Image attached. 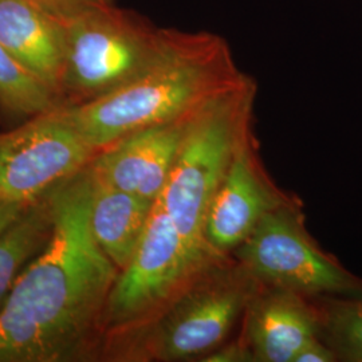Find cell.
Returning a JSON list of instances; mask_svg holds the SVG:
<instances>
[{
	"instance_id": "obj_1",
	"label": "cell",
	"mask_w": 362,
	"mask_h": 362,
	"mask_svg": "<svg viewBox=\"0 0 362 362\" xmlns=\"http://www.w3.org/2000/svg\"><path fill=\"white\" fill-rule=\"evenodd\" d=\"M49 242L16 279L0 309V362L95 357L118 269L91 233L89 168L52 189Z\"/></svg>"
},
{
	"instance_id": "obj_2",
	"label": "cell",
	"mask_w": 362,
	"mask_h": 362,
	"mask_svg": "<svg viewBox=\"0 0 362 362\" xmlns=\"http://www.w3.org/2000/svg\"><path fill=\"white\" fill-rule=\"evenodd\" d=\"M245 76L223 37L172 30L165 52L140 76L103 97L59 110L100 152L134 132L189 116Z\"/></svg>"
},
{
	"instance_id": "obj_3",
	"label": "cell",
	"mask_w": 362,
	"mask_h": 362,
	"mask_svg": "<svg viewBox=\"0 0 362 362\" xmlns=\"http://www.w3.org/2000/svg\"><path fill=\"white\" fill-rule=\"evenodd\" d=\"M257 83L245 76L199 106L188 119L168 181L157 199L196 255L224 259L208 247V206L240 145L252 134Z\"/></svg>"
},
{
	"instance_id": "obj_4",
	"label": "cell",
	"mask_w": 362,
	"mask_h": 362,
	"mask_svg": "<svg viewBox=\"0 0 362 362\" xmlns=\"http://www.w3.org/2000/svg\"><path fill=\"white\" fill-rule=\"evenodd\" d=\"M262 284L236 260L212 266L143 327L107 342L116 361H202L224 345Z\"/></svg>"
},
{
	"instance_id": "obj_5",
	"label": "cell",
	"mask_w": 362,
	"mask_h": 362,
	"mask_svg": "<svg viewBox=\"0 0 362 362\" xmlns=\"http://www.w3.org/2000/svg\"><path fill=\"white\" fill-rule=\"evenodd\" d=\"M170 31L113 3L66 21L61 106L95 100L140 76L165 52Z\"/></svg>"
},
{
	"instance_id": "obj_6",
	"label": "cell",
	"mask_w": 362,
	"mask_h": 362,
	"mask_svg": "<svg viewBox=\"0 0 362 362\" xmlns=\"http://www.w3.org/2000/svg\"><path fill=\"white\" fill-rule=\"evenodd\" d=\"M227 259L231 258H204L192 252L156 200L143 238L107 298L103 348L153 321L196 279Z\"/></svg>"
},
{
	"instance_id": "obj_7",
	"label": "cell",
	"mask_w": 362,
	"mask_h": 362,
	"mask_svg": "<svg viewBox=\"0 0 362 362\" xmlns=\"http://www.w3.org/2000/svg\"><path fill=\"white\" fill-rule=\"evenodd\" d=\"M233 257L262 285L310 299L362 297L361 278L318 247L296 202L269 212Z\"/></svg>"
},
{
	"instance_id": "obj_8",
	"label": "cell",
	"mask_w": 362,
	"mask_h": 362,
	"mask_svg": "<svg viewBox=\"0 0 362 362\" xmlns=\"http://www.w3.org/2000/svg\"><path fill=\"white\" fill-rule=\"evenodd\" d=\"M95 151L59 107L0 132V199L33 204L90 164Z\"/></svg>"
},
{
	"instance_id": "obj_9",
	"label": "cell",
	"mask_w": 362,
	"mask_h": 362,
	"mask_svg": "<svg viewBox=\"0 0 362 362\" xmlns=\"http://www.w3.org/2000/svg\"><path fill=\"white\" fill-rule=\"evenodd\" d=\"M291 202L294 199L284 194L266 173L251 134L238 149L208 206L204 221L208 247L230 257L269 212Z\"/></svg>"
},
{
	"instance_id": "obj_10",
	"label": "cell",
	"mask_w": 362,
	"mask_h": 362,
	"mask_svg": "<svg viewBox=\"0 0 362 362\" xmlns=\"http://www.w3.org/2000/svg\"><path fill=\"white\" fill-rule=\"evenodd\" d=\"M188 117L134 132L101 149L89 164L91 177L155 203L173 168Z\"/></svg>"
},
{
	"instance_id": "obj_11",
	"label": "cell",
	"mask_w": 362,
	"mask_h": 362,
	"mask_svg": "<svg viewBox=\"0 0 362 362\" xmlns=\"http://www.w3.org/2000/svg\"><path fill=\"white\" fill-rule=\"evenodd\" d=\"M242 339L254 362H293L298 351L320 337L314 299L262 286L243 317Z\"/></svg>"
},
{
	"instance_id": "obj_12",
	"label": "cell",
	"mask_w": 362,
	"mask_h": 362,
	"mask_svg": "<svg viewBox=\"0 0 362 362\" xmlns=\"http://www.w3.org/2000/svg\"><path fill=\"white\" fill-rule=\"evenodd\" d=\"M0 46L42 81L59 103L65 21L46 11L35 0H0Z\"/></svg>"
},
{
	"instance_id": "obj_13",
	"label": "cell",
	"mask_w": 362,
	"mask_h": 362,
	"mask_svg": "<svg viewBox=\"0 0 362 362\" xmlns=\"http://www.w3.org/2000/svg\"><path fill=\"white\" fill-rule=\"evenodd\" d=\"M153 206V202L119 191L91 177V233L118 272L125 269L133 257Z\"/></svg>"
},
{
	"instance_id": "obj_14",
	"label": "cell",
	"mask_w": 362,
	"mask_h": 362,
	"mask_svg": "<svg viewBox=\"0 0 362 362\" xmlns=\"http://www.w3.org/2000/svg\"><path fill=\"white\" fill-rule=\"evenodd\" d=\"M52 191L27 208L25 214L0 235V309L19 275L52 233Z\"/></svg>"
},
{
	"instance_id": "obj_15",
	"label": "cell",
	"mask_w": 362,
	"mask_h": 362,
	"mask_svg": "<svg viewBox=\"0 0 362 362\" xmlns=\"http://www.w3.org/2000/svg\"><path fill=\"white\" fill-rule=\"evenodd\" d=\"M320 338L337 360L362 362V297L314 298Z\"/></svg>"
},
{
	"instance_id": "obj_16",
	"label": "cell",
	"mask_w": 362,
	"mask_h": 362,
	"mask_svg": "<svg viewBox=\"0 0 362 362\" xmlns=\"http://www.w3.org/2000/svg\"><path fill=\"white\" fill-rule=\"evenodd\" d=\"M57 107L55 94L0 46V110L28 119Z\"/></svg>"
},
{
	"instance_id": "obj_17",
	"label": "cell",
	"mask_w": 362,
	"mask_h": 362,
	"mask_svg": "<svg viewBox=\"0 0 362 362\" xmlns=\"http://www.w3.org/2000/svg\"><path fill=\"white\" fill-rule=\"evenodd\" d=\"M46 11L58 16L62 21L73 19L81 13L95 7L113 3V0H35Z\"/></svg>"
},
{
	"instance_id": "obj_18",
	"label": "cell",
	"mask_w": 362,
	"mask_h": 362,
	"mask_svg": "<svg viewBox=\"0 0 362 362\" xmlns=\"http://www.w3.org/2000/svg\"><path fill=\"white\" fill-rule=\"evenodd\" d=\"M202 361L206 362H254L252 354L247 348L242 337L231 342H226L218 349L211 351Z\"/></svg>"
},
{
	"instance_id": "obj_19",
	"label": "cell",
	"mask_w": 362,
	"mask_h": 362,
	"mask_svg": "<svg viewBox=\"0 0 362 362\" xmlns=\"http://www.w3.org/2000/svg\"><path fill=\"white\" fill-rule=\"evenodd\" d=\"M337 361L336 354L324 341L318 337L306 344L299 350L293 362H333Z\"/></svg>"
},
{
	"instance_id": "obj_20",
	"label": "cell",
	"mask_w": 362,
	"mask_h": 362,
	"mask_svg": "<svg viewBox=\"0 0 362 362\" xmlns=\"http://www.w3.org/2000/svg\"><path fill=\"white\" fill-rule=\"evenodd\" d=\"M30 206L31 204L13 203L0 199V235L4 233L13 221L19 219Z\"/></svg>"
}]
</instances>
